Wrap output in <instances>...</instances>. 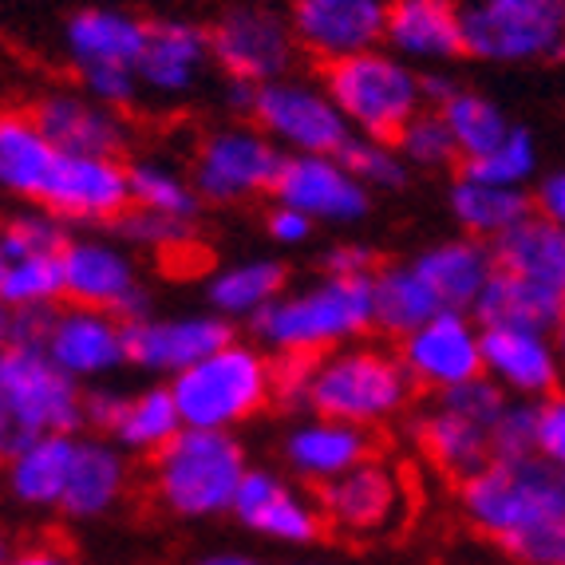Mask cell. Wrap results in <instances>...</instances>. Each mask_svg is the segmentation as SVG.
Here are the masks:
<instances>
[{
    "instance_id": "6da1fadb",
    "label": "cell",
    "mask_w": 565,
    "mask_h": 565,
    "mask_svg": "<svg viewBox=\"0 0 565 565\" xmlns=\"http://www.w3.org/2000/svg\"><path fill=\"white\" fill-rule=\"evenodd\" d=\"M459 502L467 522L507 550L530 530L565 519V479L542 455L490 459L459 482Z\"/></svg>"
},
{
    "instance_id": "7a4b0ae2",
    "label": "cell",
    "mask_w": 565,
    "mask_h": 565,
    "mask_svg": "<svg viewBox=\"0 0 565 565\" xmlns=\"http://www.w3.org/2000/svg\"><path fill=\"white\" fill-rule=\"evenodd\" d=\"M372 324V277H329L297 297H277L254 317L262 344L277 356H324Z\"/></svg>"
},
{
    "instance_id": "3957f363",
    "label": "cell",
    "mask_w": 565,
    "mask_h": 565,
    "mask_svg": "<svg viewBox=\"0 0 565 565\" xmlns=\"http://www.w3.org/2000/svg\"><path fill=\"white\" fill-rule=\"evenodd\" d=\"M412 399V376L396 356L380 349L324 352L309 364L301 407L321 419H340L352 427L384 424Z\"/></svg>"
},
{
    "instance_id": "277c9868",
    "label": "cell",
    "mask_w": 565,
    "mask_h": 565,
    "mask_svg": "<svg viewBox=\"0 0 565 565\" xmlns=\"http://www.w3.org/2000/svg\"><path fill=\"white\" fill-rule=\"evenodd\" d=\"M79 424L84 396L76 380L47 360V352H0V459H12L40 435H72Z\"/></svg>"
},
{
    "instance_id": "5b68a950",
    "label": "cell",
    "mask_w": 565,
    "mask_h": 565,
    "mask_svg": "<svg viewBox=\"0 0 565 565\" xmlns=\"http://www.w3.org/2000/svg\"><path fill=\"white\" fill-rule=\"evenodd\" d=\"M154 494L182 519H210L234 507L245 479V455L230 431L182 427L151 462Z\"/></svg>"
},
{
    "instance_id": "8992f818",
    "label": "cell",
    "mask_w": 565,
    "mask_h": 565,
    "mask_svg": "<svg viewBox=\"0 0 565 565\" xmlns=\"http://www.w3.org/2000/svg\"><path fill=\"white\" fill-rule=\"evenodd\" d=\"M170 396L182 415V427L230 431L274 399V364L262 352L230 340L226 349L210 352L174 376Z\"/></svg>"
},
{
    "instance_id": "52a82bcc",
    "label": "cell",
    "mask_w": 565,
    "mask_h": 565,
    "mask_svg": "<svg viewBox=\"0 0 565 565\" xmlns=\"http://www.w3.org/2000/svg\"><path fill=\"white\" fill-rule=\"evenodd\" d=\"M324 92L344 119L356 122L367 139L380 142H396L424 104L419 76L376 47L329 60L324 64Z\"/></svg>"
},
{
    "instance_id": "ba28073f",
    "label": "cell",
    "mask_w": 565,
    "mask_h": 565,
    "mask_svg": "<svg viewBox=\"0 0 565 565\" xmlns=\"http://www.w3.org/2000/svg\"><path fill=\"white\" fill-rule=\"evenodd\" d=\"M462 47L479 60H565V0H482L462 12Z\"/></svg>"
},
{
    "instance_id": "9c48e42d",
    "label": "cell",
    "mask_w": 565,
    "mask_h": 565,
    "mask_svg": "<svg viewBox=\"0 0 565 565\" xmlns=\"http://www.w3.org/2000/svg\"><path fill=\"white\" fill-rule=\"evenodd\" d=\"M265 135L289 142L297 154H337L349 135V119L329 99V92L301 79H269L257 84L254 111Z\"/></svg>"
},
{
    "instance_id": "30bf717a",
    "label": "cell",
    "mask_w": 565,
    "mask_h": 565,
    "mask_svg": "<svg viewBox=\"0 0 565 565\" xmlns=\"http://www.w3.org/2000/svg\"><path fill=\"white\" fill-rule=\"evenodd\" d=\"M285 154L262 131H214L194 154V190L206 202H245L274 190Z\"/></svg>"
},
{
    "instance_id": "8fae6325",
    "label": "cell",
    "mask_w": 565,
    "mask_h": 565,
    "mask_svg": "<svg viewBox=\"0 0 565 565\" xmlns=\"http://www.w3.org/2000/svg\"><path fill=\"white\" fill-rule=\"evenodd\" d=\"M210 56L222 64L230 79L242 84H269L281 79L297 56V40L285 20L269 9H230L206 32Z\"/></svg>"
},
{
    "instance_id": "7c38bea8",
    "label": "cell",
    "mask_w": 565,
    "mask_h": 565,
    "mask_svg": "<svg viewBox=\"0 0 565 565\" xmlns=\"http://www.w3.org/2000/svg\"><path fill=\"white\" fill-rule=\"evenodd\" d=\"M47 214L72 222H115L131 202L127 167L115 154H56L40 190Z\"/></svg>"
},
{
    "instance_id": "4fadbf2b",
    "label": "cell",
    "mask_w": 565,
    "mask_h": 565,
    "mask_svg": "<svg viewBox=\"0 0 565 565\" xmlns=\"http://www.w3.org/2000/svg\"><path fill=\"white\" fill-rule=\"evenodd\" d=\"M399 340V364L407 367L412 384L447 392L482 376V332H475L462 312H435L431 321Z\"/></svg>"
},
{
    "instance_id": "5bb4252c",
    "label": "cell",
    "mask_w": 565,
    "mask_h": 565,
    "mask_svg": "<svg viewBox=\"0 0 565 565\" xmlns=\"http://www.w3.org/2000/svg\"><path fill=\"white\" fill-rule=\"evenodd\" d=\"M64 297L84 309L127 317V324L147 317V292L135 277V265L104 242H67Z\"/></svg>"
},
{
    "instance_id": "9a60e30c",
    "label": "cell",
    "mask_w": 565,
    "mask_h": 565,
    "mask_svg": "<svg viewBox=\"0 0 565 565\" xmlns=\"http://www.w3.org/2000/svg\"><path fill=\"white\" fill-rule=\"evenodd\" d=\"M324 526L340 534H380L404 510V482L387 462L364 459L349 475L324 482L317 499Z\"/></svg>"
},
{
    "instance_id": "2e32d148",
    "label": "cell",
    "mask_w": 565,
    "mask_h": 565,
    "mask_svg": "<svg viewBox=\"0 0 565 565\" xmlns=\"http://www.w3.org/2000/svg\"><path fill=\"white\" fill-rule=\"evenodd\" d=\"M277 202L309 214L312 222H356L367 210V186L344 170L337 154H289L274 179Z\"/></svg>"
},
{
    "instance_id": "e0dca14e",
    "label": "cell",
    "mask_w": 565,
    "mask_h": 565,
    "mask_svg": "<svg viewBox=\"0 0 565 565\" xmlns=\"http://www.w3.org/2000/svg\"><path fill=\"white\" fill-rule=\"evenodd\" d=\"M384 0H297L292 4V40L317 60L356 56L384 36Z\"/></svg>"
},
{
    "instance_id": "ac0fdd59",
    "label": "cell",
    "mask_w": 565,
    "mask_h": 565,
    "mask_svg": "<svg viewBox=\"0 0 565 565\" xmlns=\"http://www.w3.org/2000/svg\"><path fill=\"white\" fill-rule=\"evenodd\" d=\"M234 332L222 317H182V321H142L122 324L127 360L151 372H186L190 364L206 360L210 352L226 349Z\"/></svg>"
},
{
    "instance_id": "d6986e66",
    "label": "cell",
    "mask_w": 565,
    "mask_h": 565,
    "mask_svg": "<svg viewBox=\"0 0 565 565\" xmlns=\"http://www.w3.org/2000/svg\"><path fill=\"white\" fill-rule=\"evenodd\" d=\"M482 372L522 399L554 396L562 380V356L546 332L482 329Z\"/></svg>"
},
{
    "instance_id": "ffe728a7",
    "label": "cell",
    "mask_w": 565,
    "mask_h": 565,
    "mask_svg": "<svg viewBox=\"0 0 565 565\" xmlns=\"http://www.w3.org/2000/svg\"><path fill=\"white\" fill-rule=\"evenodd\" d=\"M44 352L72 380L104 376V372H111V367H119L127 360L122 324L115 321L111 312L84 309V305H72L67 312L52 317V332H47Z\"/></svg>"
},
{
    "instance_id": "44dd1931",
    "label": "cell",
    "mask_w": 565,
    "mask_h": 565,
    "mask_svg": "<svg viewBox=\"0 0 565 565\" xmlns=\"http://www.w3.org/2000/svg\"><path fill=\"white\" fill-rule=\"evenodd\" d=\"M230 510L249 530L265 537H281V542H312L324 534L321 510L269 471H245Z\"/></svg>"
},
{
    "instance_id": "7402d4cb",
    "label": "cell",
    "mask_w": 565,
    "mask_h": 565,
    "mask_svg": "<svg viewBox=\"0 0 565 565\" xmlns=\"http://www.w3.org/2000/svg\"><path fill=\"white\" fill-rule=\"evenodd\" d=\"M412 269L431 289L439 309L462 312L479 305L482 289L490 285L499 262H494V249L482 245L479 237H462V242H444L427 249V254H419Z\"/></svg>"
},
{
    "instance_id": "603a6c76",
    "label": "cell",
    "mask_w": 565,
    "mask_h": 565,
    "mask_svg": "<svg viewBox=\"0 0 565 565\" xmlns=\"http://www.w3.org/2000/svg\"><path fill=\"white\" fill-rule=\"evenodd\" d=\"M376 444H372V435L367 427H352V424H340V419H312V424L292 427L289 439H285V459L289 467L301 479L324 482L340 479V475H349L352 467H360L364 459H372Z\"/></svg>"
},
{
    "instance_id": "cb8c5ba5",
    "label": "cell",
    "mask_w": 565,
    "mask_h": 565,
    "mask_svg": "<svg viewBox=\"0 0 565 565\" xmlns=\"http://www.w3.org/2000/svg\"><path fill=\"white\" fill-rule=\"evenodd\" d=\"M32 119L64 154H119L127 147V127L119 115L76 95H47L36 104Z\"/></svg>"
},
{
    "instance_id": "d4e9b609",
    "label": "cell",
    "mask_w": 565,
    "mask_h": 565,
    "mask_svg": "<svg viewBox=\"0 0 565 565\" xmlns=\"http://www.w3.org/2000/svg\"><path fill=\"white\" fill-rule=\"evenodd\" d=\"M384 40L404 56L447 60L462 47V9L455 0H387Z\"/></svg>"
},
{
    "instance_id": "484cf974",
    "label": "cell",
    "mask_w": 565,
    "mask_h": 565,
    "mask_svg": "<svg viewBox=\"0 0 565 565\" xmlns=\"http://www.w3.org/2000/svg\"><path fill=\"white\" fill-rule=\"evenodd\" d=\"M415 439H419L435 471L451 475L459 482L471 479L475 471H482L490 462V427L467 419L462 412L447 407L444 399L415 419Z\"/></svg>"
},
{
    "instance_id": "4316f807",
    "label": "cell",
    "mask_w": 565,
    "mask_h": 565,
    "mask_svg": "<svg viewBox=\"0 0 565 565\" xmlns=\"http://www.w3.org/2000/svg\"><path fill=\"white\" fill-rule=\"evenodd\" d=\"M494 262L507 274H519L542 289L565 297V226L542 217H522L519 226L494 237Z\"/></svg>"
},
{
    "instance_id": "83f0119b",
    "label": "cell",
    "mask_w": 565,
    "mask_h": 565,
    "mask_svg": "<svg viewBox=\"0 0 565 565\" xmlns=\"http://www.w3.org/2000/svg\"><path fill=\"white\" fill-rule=\"evenodd\" d=\"M210 60V40L194 24H182V20H162L151 24L147 32V44H142V56L135 64L139 79L154 92H182L199 79L202 64Z\"/></svg>"
},
{
    "instance_id": "f1b7e54d",
    "label": "cell",
    "mask_w": 565,
    "mask_h": 565,
    "mask_svg": "<svg viewBox=\"0 0 565 565\" xmlns=\"http://www.w3.org/2000/svg\"><path fill=\"white\" fill-rule=\"evenodd\" d=\"M482 329H530V332H554L565 312V297L542 289V285L526 281L519 274L494 269L490 285L482 289L479 305Z\"/></svg>"
},
{
    "instance_id": "f546056e",
    "label": "cell",
    "mask_w": 565,
    "mask_h": 565,
    "mask_svg": "<svg viewBox=\"0 0 565 565\" xmlns=\"http://www.w3.org/2000/svg\"><path fill=\"white\" fill-rule=\"evenodd\" d=\"M56 154L32 115L0 111V186L20 199H40Z\"/></svg>"
},
{
    "instance_id": "4dcf8cb0",
    "label": "cell",
    "mask_w": 565,
    "mask_h": 565,
    "mask_svg": "<svg viewBox=\"0 0 565 565\" xmlns=\"http://www.w3.org/2000/svg\"><path fill=\"white\" fill-rule=\"evenodd\" d=\"M151 24L127 17V12H107V9H87L76 12L67 24V47L79 60V67L87 64H122L135 67L142 56Z\"/></svg>"
},
{
    "instance_id": "1f68e13d",
    "label": "cell",
    "mask_w": 565,
    "mask_h": 565,
    "mask_svg": "<svg viewBox=\"0 0 565 565\" xmlns=\"http://www.w3.org/2000/svg\"><path fill=\"white\" fill-rule=\"evenodd\" d=\"M79 439L67 431L60 435H40L24 451L12 455L9 467V490L24 507H60L72 475V459H76Z\"/></svg>"
},
{
    "instance_id": "d6a6232c",
    "label": "cell",
    "mask_w": 565,
    "mask_h": 565,
    "mask_svg": "<svg viewBox=\"0 0 565 565\" xmlns=\"http://www.w3.org/2000/svg\"><path fill=\"white\" fill-rule=\"evenodd\" d=\"M122 487H127L122 455L107 444H79L60 510L72 514V519H95V514H104V510H111L119 502Z\"/></svg>"
},
{
    "instance_id": "836d02e7",
    "label": "cell",
    "mask_w": 565,
    "mask_h": 565,
    "mask_svg": "<svg viewBox=\"0 0 565 565\" xmlns=\"http://www.w3.org/2000/svg\"><path fill=\"white\" fill-rule=\"evenodd\" d=\"M435 312L444 309L412 265L376 269V277H372V324H380L387 337H407L412 329L431 321Z\"/></svg>"
},
{
    "instance_id": "e575fe53",
    "label": "cell",
    "mask_w": 565,
    "mask_h": 565,
    "mask_svg": "<svg viewBox=\"0 0 565 565\" xmlns=\"http://www.w3.org/2000/svg\"><path fill=\"white\" fill-rule=\"evenodd\" d=\"M179 431H182V415L174 407V396L162 392V387L142 392V396H122L111 415V424H107V435H111L115 444L147 455H159Z\"/></svg>"
},
{
    "instance_id": "d590c367",
    "label": "cell",
    "mask_w": 565,
    "mask_h": 565,
    "mask_svg": "<svg viewBox=\"0 0 565 565\" xmlns=\"http://www.w3.org/2000/svg\"><path fill=\"white\" fill-rule=\"evenodd\" d=\"M451 210L475 237H502L522 217H530V199L519 186H487L459 179L451 190Z\"/></svg>"
},
{
    "instance_id": "8d00e7d4",
    "label": "cell",
    "mask_w": 565,
    "mask_h": 565,
    "mask_svg": "<svg viewBox=\"0 0 565 565\" xmlns=\"http://www.w3.org/2000/svg\"><path fill=\"white\" fill-rule=\"evenodd\" d=\"M285 265L281 262H245L214 277L210 285V301L226 317H245V312H262L265 305H274L285 289Z\"/></svg>"
},
{
    "instance_id": "74e56055",
    "label": "cell",
    "mask_w": 565,
    "mask_h": 565,
    "mask_svg": "<svg viewBox=\"0 0 565 565\" xmlns=\"http://www.w3.org/2000/svg\"><path fill=\"white\" fill-rule=\"evenodd\" d=\"M439 115H444V122L451 127L459 159H479V154H487L490 147H499L510 131L499 107L475 92H455L451 99L439 107Z\"/></svg>"
},
{
    "instance_id": "f35d334b",
    "label": "cell",
    "mask_w": 565,
    "mask_h": 565,
    "mask_svg": "<svg viewBox=\"0 0 565 565\" xmlns=\"http://www.w3.org/2000/svg\"><path fill=\"white\" fill-rule=\"evenodd\" d=\"M64 297V254L12 257L0 285V301L9 309H40Z\"/></svg>"
},
{
    "instance_id": "ab89813d",
    "label": "cell",
    "mask_w": 565,
    "mask_h": 565,
    "mask_svg": "<svg viewBox=\"0 0 565 565\" xmlns=\"http://www.w3.org/2000/svg\"><path fill=\"white\" fill-rule=\"evenodd\" d=\"M127 182H131V202L139 210H154L167 217H190L199 214V190H190L174 170L159 167V162H135L127 167Z\"/></svg>"
},
{
    "instance_id": "60d3db41",
    "label": "cell",
    "mask_w": 565,
    "mask_h": 565,
    "mask_svg": "<svg viewBox=\"0 0 565 565\" xmlns=\"http://www.w3.org/2000/svg\"><path fill=\"white\" fill-rule=\"evenodd\" d=\"M534 139L522 127H510L499 147H490L479 159H462V179L487 182V186H519L534 170Z\"/></svg>"
},
{
    "instance_id": "b9f144b4",
    "label": "cell",
    "mask_w": 565,
    "mask_h": 565,
    "mask_svg": "<svg viewBox=\"0 0 565 565\" xmlns=\"http://www.w3.org/2000/svg\"><path fill=\"white\" fill-rule=\"evenodd\" d=\"M337 159L344 162L352 179L364 182V186H380V190H396L407 182V167L404 154L392 151V142L380 139H349L337 151Z\"/></svg>"
},
{
    "instance_id": "7bdbcfd3",
    "label": "cell",
    "mask_w": 565,
    "mask_h": 565,
    "mask_svg": "<svg viewBox=\"0 0 565 565\" xmlns=\"http://www.w3.org/2000/svg\"><path fill=\"white\" fill-rule=\"evenodd\" d=\"M399 154L419 167H447V162L459 159V147L451 139V127L444 122L439 111H419L396 139Z\"/></svg>"
},
{
    "instance_id": "ee69618b",
    "label": "cell",
    "mask_w": 565,
    "mask_h": 565,
    "mask_svg": "<svg viewBox=\"0 0 565 565\" xmlns=\"http://www.w3.org/2000/svg\"><path fill=\"white\" fill-rule=\"evenodd\" d=\"M0 249L4 257H36V254H64L67 234L56 214H17L0 230Z\"/></svg>"
},
{
    "instance_id": "f6af8a7d",
    "label": "cell",
    "mask_w": 565,
    "mask_h": 565,
    "mask_svg": "<svg viewBox=\"0 0 565 565\" xmlns=\"http://www.w3.org/2000/svg\"><path fill=\"white\" fill-rule=\"evenodd\" d=\"M537 455V404L514 399L490 427V459H530Z\"/></svg>"
},
{
    "instance_id": "bcb514c9",
    "label": "cell",
    "mask_w": 565,
    "mask_h": 565,
    "mask_svg": "<svg viewBox=\"0 0 565 565\" xmlns=\"http://www.w3.org/2000/svg\"><path fill=\"white\" fill-rule=\"evenodd\" d=\"M122 237H131L139 245H151V249H170V245H182L194 237V226L182 222V217H167L154 214V210H122L119 217L111 222Z\"/></svg>"
},
{
    "instance_id": "7dc6e473",
    "label": "cell",
    "mask_w": 565,
    "mask_h": 565,
    "mask_svg": "<svg viewBox=\"0 0 565 565\" xmlns=\"http://www.w3.org/2000/svg\"><path fill=\"white\" fill-rule=\"evenodd\" d=\"M84 87L99 107H127L135 104V92H139V72L122 64H87L79 67Z\"/></svg>"
},
{
    "instance_id": "c3c4849f",
    "label": "cell",
    "mask_w": 565,
    "mask_h": 565,
    "mask_svg": "<svg viewBox=\"0 0 565 565\" xmlns=\"http://www.w3.org/2000/svg\"><path fill=\"white\" fill-rule=\"evenodd\" d=\"M507 554L519 557L522 565H565V519L530 530L526 537L510 542Z\"/></svg>"
},
{
    "instance_id": "681fc988",
    "label": "cell",
    "mask_w": 565,
    "mask_h": 565,
    "mask_svg": "<svg viewBox=\"0 0 565 565\" xmlns=\"http://www.w3.org/2000/svg\"><path fill=\"white\" fill-rule=\"evenodd\" d=\"M537 455L565 471V396L554 392L537 404Z\"/></svg>"
},
{
    "instance_id": "f907efd6",
    "label": "cell",
    "mask_w": 565,
    "mask_h": 565,
    "mask_svg": "<svg viewBox=\"0 0 565 565\" xmlns=\"http://www.w3.org/2000/svg\"><path fill=\"white\" fill-rule=\"evenodd\" d=\"M376 254L364 245H337L324 257V274L329 277H376Z\"/></svg>"
},
{
    "instance_id": "816d5d0a",
    "label": "cell",
    "mask_w": 565,
    "mask_h": 565,
    "mask_svg": "<svg viewBox=\"0 0 565 565\" xmlns=\"http://www.w3.org/2000/svg\"><path fill=\"white\" fill-rule=\"evenodd\" d=\"M269 234L277 237V242H305V237L312 234V217L301 214V210H292V206H281L277 202V210L269 214Z\"/></svg>"
},
{
    "instance_id": "f5cc1de1",
    "label": "cell",
    "mask_w": 565,
    "mask_h": 565,
    "mask_svg": "<svg viewBox=\"0 0 565 565\" xmlns=\"http://www.w3.org/2000/svg\"><path fill=\"white\" fill-rule=\"evenodd\" d=\"M537 206H542V214H546L550 222L565 226V170L542 182V190H537Z\"/></svg>"
},
{
    "instance_id": "db71d44e",
    "label": "cell",
    "mask_w": 565,
    "mask_h": 565,
    "mask_svg": "<svg viewBox=\"0 0 565 565\" xmlns=\"http://www.w3.org/2000/svg\"><path fill=\"white\" fill-rule=\"evenodd\" d=\"M0 565H72V557H67L60 546H36V550H24V554H17V557H4Z\"/></svg>"
},
{
    "instance_id": "11a10c76",
    "label": "cell",
    "mask_w": 565,
    "mask_h": 565,
    "mask_svg": "<svg viewBox=\"0 0 565 565\" xmlns=\"http://www.w3.org/2000/svg\"><path fill=\"white\" fill-rule=\"evenodd\" d=\"M12 349V309L0 301V352Z\"/></svg>"
},
{
    "instance_id": "9f6ffc18",
    "label": "cell",
    "mask_w": 565,
    "mask_h": 565,
    "mask_svg": "<svg viewBox=\"0 0 565 565\" xmlns=\"http://www.w3.org/2000/svg\"><path fill=\"white\" fill-rule=\"evenodd\" d=\"M199 565H262V562H254V557H242V554H214V557H206V562H199Z\"/></svg>"
},
{
    "instance_id": "6f0895ef",
    "label": "cell",
    "mask_w": 565,
    "mask_h": 565,
    "mask_svg": "<svg viewBox=\"0 0 565 565\" xmlns=\"http://www.w3.org/2000/svg\"><path fill=\"white\" fill-rule=\"evenodd\" d=\"M554 349H557V356H562V364H565V312H562V321H557V329H554Z\"/></svg>"
},
{
    "instance_id": "680465c9",
    "label": "cell",
    "mask_w": 565,
    "mask_h": 565,
    "mask_svg": "<svg viewBox=\"0 0 565 565\" xmlns=\"http://www.w3.org/2000/svg\"><path fill=\"white\" fill-rule=\"evenodd\" d=\"M4 269H9V257H4V249H0V285H4Z\"/></svg>"
},
{
    "instance_id": "91938a15",
    "label": "cell",
    "mask_w": 565,
    "mask_h": 565,
    "mask_svg": "<svg viewBox=\"0 0 565 565\" xmlns=\"http://www.w3.org/2000/svg\"><path fill=\"white\" fill-rule=\"evenodd\" d=\"M4 557H9V554H4V537H0V562H4Z\"/></svg>"
},
{
    "instance_id": "94428289",
    "label": "cell",
    "mask_w": 565,
    "mask_h": 565,
    "mask_svg": "<svg viewBox=\"0 0 565 565\" xmlns=\"http://www.w3.org/2000/svg\"><path fill=\"white\" fill-rule=\"evenodd\" d=\"M562 479H565V471H562Z\"/></svg>"
}]
</instances>
